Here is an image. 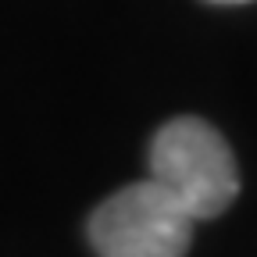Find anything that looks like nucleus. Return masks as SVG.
Returning a JSON list of instances; mask_svg holds the SVG:
<instances>
[{"instance_id": "f03ea898", "label": "nucleus", "mask_w": 257, "mask_h": 257, "mask_svg": "<svg viewBox=\"0 0 257 257\" xmlns=\"http://www.w3.org/2000/svg\"><path fill=\"white\" fill-rule=\"evenodd\" d=\"M193 218L154 179L133 182L93 211L89 243L100 257H186Z\"/></svg>"}, {"instance_id": "f257e3e1", "label": "nucleus", "mask_w": 257, "mask_h": 257, "mask_svg": "<svg viewBox=\"0 0 257 257\" xmlns=\"http://www.w3.org/2000/svg\"><path fill=\"white\" fill-rule=\"evenodd\" d=\"M150 179L193 221L218 218L239 193V172L229 143L197 114H179L157 128L150 143Z\"/></svg>"}, {"instance_id": "7ed1b4c3", "label": "nucleus", "mask_w": 257, "mask_h": 257, "mask_svg": "<svg viewBox=\"0 0 257 257\" xmlns=\"http://www.w3.org/2000/svg\"><path fill=\"white\" fill-rule=\"evenodd\" d=\"M214 4H250V0H214Z\"/></svg>"}]
</instances>
